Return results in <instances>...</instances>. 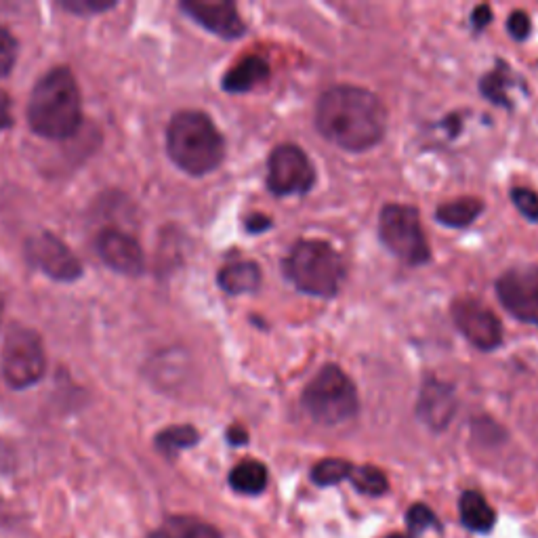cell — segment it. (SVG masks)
Returning <instances> with one entry per match:
<instances>
[{
    "mask_svg": "<svg viewBox=\"0 0 538 538\" xmlns=\"http://www.w3.org/2000/svg\"><path fill=\"white\" fill-rule=\"evenodd\" d=\"M490 19H492V13H490V7L486 5H480L478 9L473 11V17H471V22L475 26V30H482L490 24Z\"/></svg>",
    "mask_w": 538,
    "mask_h": 538,
    "instance_id": "cell-31",
    "label": "cell"
},
{
    "mask_svg": "<svg viewBox=\"0 0 538 538\" xmlns=\"http://www.w3.org/2000/svg\"><path fill=\"white\" fill-rule=\"evenodd\" d=\"M150 538H173V532H169V530H160V532H154Z\"/></svg>",
    "mask_w": 538,
    "mask_h": 538,
    "instance_id": "cell-34",
    "label": "cell"
},
{
    "mask_svg": "<svg viewBox=\"0 0 538 538\" xmlns=\"http://www.w3.org/2000/svg\"><path fill=\"white\" fill-rule=\"evenodd\" d=\"M484 211V204L478 198H459L442 204L436 219L448 227H467Z\"/></svg>",
    "mask_w": 538,
    "mask_h": 538,
    "instance_id": "cell-19",
    "label": "cell"
},
{
    "mask_svg": "<svg viewBox=\"0 0 538 538\" xmlns=\"http://www.w3.org/2000/svg\"><path fill=\"white\" fill-rule=\"evenodd\" d=\"M269 78V66L261 57H244L238 64L225 74L223 89L227 93H246L251 91Z\"/></svg>",
    "mask_w": 538,
    "mask_h": 538,
    "instance_id": "cell-15",
    "label": "cell"
},
{
    "mask_svg": "<svg viewBox=\"0 0 538 538\" xmlns=\"http://www.w3.org/2000/svg\"><path fill=\"white\" fill-rule=\"evenodd\" d=\"M452 318L469 343L484 351L496 349L503 341V324L490 309L473 299H459L452 305Z\"/></svg>",
    "mask_w": 538,
    "mask_h": 538,
    "instance_id": "cell-10",
    "label": "cell"
},
{
    "mask_svg": "<svg viewBox=\"0 0 538 538\" xmlns=\"http://www.w3.org/2000/svg\"><path fill=\"white\" fill-rule=\"evenodd\" d=\"M511 200L526 219L538 221V194L530 188H513Z\"/></svg>",
    "mask_w": 538,
    "mask_h": 538,
    "instance_id": "cell-25",
    "label": "cell"
},
{
    "mask_svg": "<svg viewBox=\"0 0 538 538\" xmlns=\"http://www.w3.org/2000/svg\"><path fill=\"white\" fill-rule=\"evenodd\" d=\"M379 234L389 251L408 265H423L431 257L419 213L410 206L387 204L379 217Z\"/></svg>",
    "mask_w": 538,
    "mask_h": 538,
    "instance_id": "cell-6",
    "label": "cell"
},
{
    "mask_svg": "<svg viewBox=\"0 0 538 538\" xmlns=\"http://www.w3.org/2000/svg\"><path fill=\"white\" fill-rule=\"evenodd\" d=\"M454 412H457V396L454 389L440 381H427L423 385L417 415L433 431H442L450 425Z\"/></svg>",
    "mask_w": 538,
    "mask_h": 538,
    "instance_id": "cell-14",
    "label": "cell"
},
{
    "mask_svg": "<svg viewBox=\"0 0 538 538\" xmlns=\"http://www.w3.org/2000/svg\"><path fill=\"white\" fill-rule=\"evenodd\" d=\"M530 28H532V24H530L528 13H524V11H513V13L509 15L507 30H509V34H511L515 40H526L528 34H530Z\"/></svg>",
    "mask_w": 538,
    "mask_h": 538,
    "instance_id": "cell-28",
    "label": "cell"
},
{
    "mask_svg": "<svg viewBox=\"0 0 538 538\" xmlns=\"http://www.w3.org/2000/svg\"><path fill=\"white\" fill-rule=\"evenodd\" d=\"M261 284V269L253 261H236L219 272V286L230 295H244L257 291Z\"/></svg>",
    "mask_w": 538,
    "mask_h": 538,
    "instance_id": "cell-16",
    "label": "cell"
},
{
    "mask_svg": "<svg viewBox=\"0 0 538 538\" xmlns=\"http://www.w3.org/2000/svg\"><path fill=\"white\" fill-rule=\"evenodd\" d=\"M114 3H97V0H68L66 9L76 11V13H99L112 9Z\"/></svg>",
    "mask_w": 538,
    "mask_h": 538,
    "instance_id": "cell-29",
    "label": "cell"
},
{
    "mask_svg": "<svg viewBox=\"0 0 538 538\" xmlns=\"http://www.w3.org/2000/svg\"><path fill=\"white\" fill-rule=\"evenodd\" d=\"M227 438H230V442L234 444V446H240V444H246V440H248V436H246V431L242 429V427H232L230 431H227Z\"/></svg>",
    "mask_w": 538,
    "mask_h": 538,
    "instance_id": "cell-33",
    "label": "cell"
},
{
    "mask_svg": "<svg viewBox=\"0 0 538 538\" xmlns=\"http://www.w3.org/2000/svg\"><path fill=\"white\" fill-rule=\"evenodd\" d=\"M272 227V221H269V217H263V215H253L246 219V230L251 234H261L265 230H269Z\"/></svg>",
    "mask_w": 538,
    "mask_h": 538,
    "instance_id": "cell-30",
    "label": "cell"
},
{
    "mask_svg": "<svg viewBox=\"0 0 538 538\" xmlns=\"http://www.w3.org/2000/svg\"><path fill=\"white\" fill-rule=\"evenodd\" d=\"M284 272L301 293L328 299L339 293L345 267L341 255L330 244L301 240L288 253Z\"/></svg>",
    "mask_w": 538,
    "mask_h": 538,
    "instance_id": "cell-4",
    "label": "cell"
},
{
    "mask_svg": "<svg viewBox=\"0 0 538 538\" xmlns=\"http://www.w3.org/2000/svg\"><path fill=\"white\" fill-rule=\"evenodd\" d=\"M173 538H221V534L209 524L185 520L183 526L177 532H173Z\"/></svg>",
    "mask_w": 538,
    "mask_h": 538,
    "instance_id": "cell-27",
    "label": "cell"
},
{
    "mask_svg": "<svg viewBox=\"0 0 538 538\" xmlns=\"http://www.w3.org/2000/svg\"><path fill=\"white\" fill-rule=\"evenodd\" d=\"M303 408L320 425H339L358 415V389L345 372L328 364L303 391Z\"/></svg>",
    "mask_w": 538,
    "mask_h": 538,
    "instance_id": "cell-5",
    "label": "cell"
},
{
    "mask_svg": "<svg viewBox=\"0 0 538 538\" xmlns=\"http://www.w3.org/2000/svg\"><path fill=\"white\" fill-rule=\"evenodd\" d=\"M389 538H410V536H404V534H393V536H389Z\"/></svg>",
    "mask_w": 538,
    "mask_h": 538,
    "instance_id": "cell-35",
    "label": "cell"
},
{
    "mask_svg": "<svg viewBox=\"0 0 538 538\" xmlns=\"http://www.w3.org/2000/svg\"><path fill=\"white\" fill-rule=\"evenodd\" d=\"M169 156L190 175H206L223 162L225 143L215 122L202 112H179L167 131Z\"/></svg>",
    "mask_w": 538,
    "mask_h": 538,
    "instance_id": "cell-3",
    "label": "cell"
},
{
    "mask_svg": "<svg viewBox=\"0 0 538 538\" xmlns=\"http://www.w3.org/2000/svg\"><path fill=\"white\" fill-rule=\"evenodd\" d=\"M17 59V43L9 30L0 28V76H7Z\"/></svg>",
    "mask_w": 538,
    "mask_h": 538,
    "instance_id": "cell-26",
    "label": "cell"
},
{
    "mask_svg": "<svg viewBox=\"0 0 538 538\" xmlns=\"http://www.w3.org/2000/svg\"><path fill=\"white\" fill-rule=\"evenodd\" d=\"M181 9L196 22L221 38H238L244 32V24L236 5L227 0H188Z\"/></svg>",
    "mask_w": 538,
    "mask_h": 538,
    "instance_id": "cell-12",
    "label": "cell"
},
{
    "mask_svg": "<svg viewBox=\"0 0 538 538\" xmlns=\"http://www.w3.org/2000/svg\"><path fill=\"white\" fill-rule=\"evenodd\" d=\"M349 482L356 486V490H360L362 494H368V496H381L389 488L387 475L381 469L372 467V465L351 467Z\"/></svg>",
    "mask_w": 538,
    "mask_h": 538,
    "instance_id": "cell-21",
    "label": "cell"
},
{
    "mask_svg": "<svg viewBox=\"0 0 538 538\" xmlns=\"http://www.w3.org/2000/svg\"><path fill=\"white\" fill-rule=\"evenodd\" d=\"M459 513H461V522L471 532H490L496 522L494 509L488 505V501L480 492H473V490H467L461 494Z\"/></svg>",
    "mask_w": 538,
    "mask_h": 538,
    "instance_id": "cell-17",
    "label": "cell"
},
{
    "mask_svg": "<svg viewBox=\"0 0 538 538\" xmlns=\"http://www.w3.org/2000/svg\"><path fill=\"white\" fill-rule=\"evenodd\" d=\"M351 467L354 465L343 459H324L312 469V480L318 486H335L343 480H349Z\"/></svg>",
    "mask_w": 538,
    "mask_h": 538,
    "instance_id": "cell-22",
    "label": "cell"
},
{
    "mask_svg": "<svg viewBox=\"0 0 538 538\" xmlns=\"http://www.w3.org/2000/svg\"><path fill=\"white\" fill-rule=\"evenodd\" d=\"M11 124V103L7 93L0 91V131L7 129Z\"/></svg>",
    "mask_w": 538,
    "mask_h": 538,
    "instance_id": "cell-32",
    "label": "cell"
},
{
    "mask_svg": "<svg viewBox=\"0 0 538 538\" xmlns=\"http://www.w3.org/2000/svg\"><path fill=\"white\" fill-rule=\"evenodd\" d=\"M511 85V74L507 70V66L496 68L494 72L486 74L480 82L482 93L492 99V103H499V106H507V87Z\"/></svg>",
    "mask_w": 538,
    "mask_h": 538,
    "instance_id": "cell-23",
    "label": "cell"
},
{
    "mask_svg": "<svg viewBox=\"0 0 538 538\" xmlns=\"http://www.w3.org/2000/svg\"><path fill=\"white\" fill-rule=\"evenodd\" d=\"M99 257L120 274H139L143 269L141 246L120 230H103L97 238Z\"/></svg>",
    "mask_w": 538,
    "mask_h": 538,
    "instance_id": "cell-13",
    "label": "cell"
},
{
    "mask_svg": "<svg viewBox=\"0 0 538 538\" xmlns=\"http://www.w3.org/2000/svg\"><path fill=\"white\" fill-rule=\"evenodd\" d=\"M496 293L509 314L538 326V267L511 269L496 282Z\"/></svg>",
    "mask_w": 538,
    "mask_h": 538,
    "instance_id": "cell-9",
    "label": "cell"
},
{
    "mask_svg": "<svg viewBox=\"0 0 538 538\" xmlns=\"http://www.w3.org/2000/svg\"><path fill=\"white\" fill-rule=\"evenodd\" d=\"M316 124L324 139L347 152L375 148L387 129L383 101L360 87L328 89L316 108Z\"/></svg>",
    "mask_w": 538,
    "mask_h": 538,
    "instance_id": "cell-1",
    "label": "cell"
},
{
    "mask_svg": "<svg viewBox=\"0 0 538 538\" xmlns=\"http://www.w3.org/2000/svg\"><path fill=\"white\" fill-rule=\"evenodd\" d=\"M80 91L68 68H55L38 80L28 103V122L47 139H66L80 127Z\"/></svg>",
    "mask_w": 538,
    "mask_h": 538,
    "instance_id": "cell-2",
    "label": "cell"
},
{
    "mask_svg": "<svg viewBox=\"0 0 538 538\" xmlns=\"http://www.w3.org/2000/svg\"><path fill=\"white\" fill-rule=\"evenodd\" d=\"M28 259L34 267H38L40 272H45L53 280L59 282H72L80 278L82 267L80 261L74 257L70 248L61 242L53 234H43L36 236L28 242Z\"/></svg>",
    "mask_w": 538,
    "mask_h": 538,
    "instance_id": "cell-11",
    "label": "cell"
},
{
    "mask_svg": "<svg viewBox=\"0 0 538 538\" xmlns=\"http://www.w3.org/2000/svg\"><path fill=\"white\" fill-rule=\"evenodd\" d=\"M200 440L198 431L192 425H175L164 429L162 433H158L156 438V446L158 450H162L167 457H175L177 452L192 448L196 442Z\"/></svg>",
    "mask_w": 538,
    "mask_h": 538,
    "instance_id": "cell-20",
    "label": "cell"
},
{
    "mask_svg": "<svg viewBox=\"0 0 538 538\" xmlns=\"http://www.w3.org/2000/svg\"><path fill=\"white\" fill-rule=\"evenodd\" d=\"M267 188L276 196L305 194L316 181L314 164L297 146H278L269 156Z\"/></svg>",
    "mask_w": 538,
    "mask_h": 538,
    "instance_id": "cell-8",
    "label": "cell"
},
{
    "mask_svg": "<svg viewBox=\"0 0 538 538\" xmlns=\"http://www.w3.org/2000/svg\"><path fill=\"white\" fill-rule=\"evenodd\" d=\"M230 486L240 494H248V496L261 494L267 486L265 465L253 459L238 463L230 473Z\"/></svg>",
    "mask_w": 538,
    "mask_h": 538,
    "instance_id": "cell-18",
    "label": "cell"
},
{
    "mask_svg": "<svg viewBox=\"0 0 538 538\" xmlns=\"http://www.w3.org/2000/svg\"><path fill=\"white\" fill-rule=\"evenodd\" d=\"M406 526H408V530H410V538L412 536H417V534H421L423 530H427L429 526H436V528H440V522H438V517H436V513H433L427 505H423V503H417V505H412L410 509H408V515H406Z\"/></svg>",
    "mask_w": 538,
    "mask_h": 538,
    "instance_id": "cell-24",
    "label": "cell"
},
{
    "mask_svg": "<svg viewBox=\"0 0 538 538\" xmlns=\"http://www.w3.org/2000/svg\"><path fill=\"white\" fill-rule=\"evenodd\" d=\"M45 347L30 328L13 326L3 345V375L13 389H26L45 375Z\"/></svg>",
    "mask_w": 538,
    "mask_h": 538,
    "instance_id": "cell-7",
    "label": "cell"
}]
</instances>
